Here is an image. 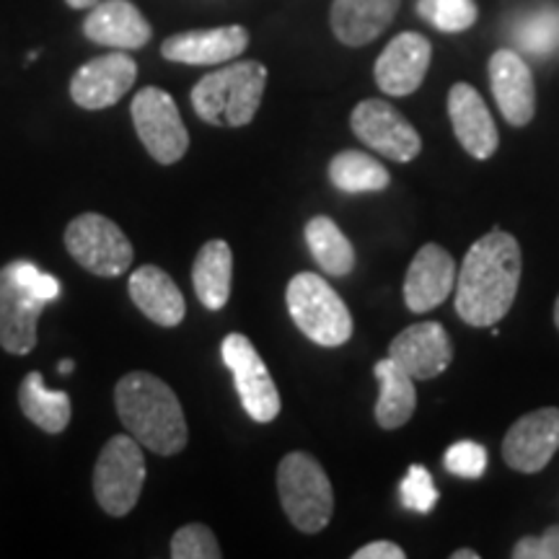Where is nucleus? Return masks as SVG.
Here are the masks:
<instances>
[{
	"instance_id": "f257e3e1",
	"label": "nucleus",
	"mask_w": 559,
	"mask_h": 559,
	"mask_svg": "<svg viewBox=\"0 0 559 559\" xmlns=\"http://www.w3.org/2000/svg\"><path fill=\"white\" fill-rule=\"evenodd\" d=\"M521 247L506 230L472 243L456 277V313L469 326H495L513 309L521 283Z\"/></svg>"
},
{
	"instance_id": "f03ea898",
	"label": "nucleus",
	"mask_w": 559,
	"mask_h": 559,
	"mask_svg": "<svg viewBox=\"0 0 559 559\" xmlns=\"http://www.w3.org/2000/svg\"><path fill=\"white\" fill-rule=\"evenodd\" d=\"M117 415L143 449L174 456L187 445L185 409L169 383L145 370H132L115 389Z\"/></svg>"
},
{
	"instance_id": "7ed1b4c3",
	"label": "nucleus",
	"mask_w": 559,
	"mask_h": 559,
	"mask_svg": "<svg viewBox=\"0 0 559 559\" xmlns=\"http://www.w3.org/2000/svg\"><path fill=\"white\" fill-rule=\"evenodd\" d=\"M264 86H267V68L262 62H234L207 73L192 88V107L200 120L215 128H243L254 120Z\"/></svg>"
},
{
	"instance_id": "20e7f679",
	"label": "nucleus",
	"mask_w": 559,
	"mask_h": 559,
	"mask_svg": "<svg viewBox=\"0 0 559 559\" xmlns=\"http://www.w3.org/2000/svg\"><path fill=\"white\" fill-rule=\"evenodd\" d=\"M277 492L288 521L304 534H319L334 513L332 481L324 466L304 451H293L277 466Z\"/></svg>"
},
{
	"instance_id": "39448f33",
	"label": "nucleus",
	"mask_w": 559,
	"mask_h": 559,
	"mask_svg": "<svg viewBox=\"0 0 559 559\" xmlns=\"http://www.w3.org/2000/svg\"><path fill=\"white\" fill-rule=\"evenodd\" d=\"M290 319L311 342L321 347H340L353 337V317L345 300L313 272H298L285 290Z\"/></svg>"
},
{
	"instance_id": "423d86ee",
	"label": "nucleus",
	"mask_w": 559,
	"mask_h": 559,
	"mask_svg": "<svg viewBox=\"0 0 559 559\" xmlns=\"http://www.w3.org/2000/svg\"><path fill=\"white\" fill-rule=\"evenodd\" d=\"M145 485L143 445L130 436H115L94 466V495L104 513L122 519L138 506Z\"/></svg>"
},
{
	"instance_id": "0eeeda50",
	"label": "nucleus",
	"mask_w": 559,
	"mask_h": 559,
	"mask_svg": "<svg viewBox=\"0 0 559 559\" xmlns=\"http://www.w3.org/2000/svg\"><path fill=\"white\" fill-rule=\"evenodd\" d=\"M66 249L83 270L96 277H120L132 264V243L115 221L83 213L66 228Z\"/></svg>"
},
{
	"instance_id": "6e6552de",
	"label": "nucleus",
	"mask_w": 559,
	"mask_h": 559,
	"mask_svg": "<svg viewBox=\"0 0 559 559\" xmlns=\"http://www.w3.org/2000/svg\"><path fill=\"white\" fill-rule=\"evenodd\" d=\"M132 122H135L140 143L158 164L169 166L185 156L190 148V132H187L177 102L164 88L148 86L132 99Z\"/></svg>"
},
{
	"instance_id": "1a4fd4ad",
	"label": "nucleus",
	"mask_w": 559,
	"mask_h": 559,
	"mask_svg": "<svg viewBox=\"0 0 559 559\" xmlns=\"http://www.w3.org/2000/svg\"><path fill=\"white\" fill-rule=\"evenodd\" d=\"M223 362L234 376L243 409L254 423H272L280 415V391L272 381L262 355L251 345L249 337L234 332L221 345Z\"/></svg>"
},
{
	"instance_id": "9d476101",
	"label": "nucleus",
	"mask_w": 559,
	"mask_h": 559,
	"mask_svg": "<svg viewBox=\"0 0 559 559\" xmlns=\"http://www.w3.org/2000/svg\"><path fill=\"white\" fill-rule=\"evenodd\" d=\"M349 128L370 151L391 160H400V164H407V160L419 156V151H423L419 132L389 102H360L353 109V115H349Z\"/></svg>"
},
{
	"instance_id": "9b49d317",
	"label": "nucleus",
	"mask_w": 559,
	"mask_h": 559,
	"mask_svg": "<svg viewBox=\"0 0 559 559\" xmlns=\"http://www.w3.org/2000/svg\"><path fill=\"white\" fill-rule=\"evenodd\" d=\"M559 451V409L544 407L515 419L502 440V459L510 469L536 474Z\"/></svg>"
},
{
	"instance_id": "f8f14e48",
	"label": "nucleus",
	"mask_w": 559,
	"mask_h": 559,
	"mask_svg": "<svg viewBox=\"0 0 559 559\" xmlns=\"http://www.w3.org/2000/svg\"><path fill=\"white\" fill-rule=\"evenodd\" d=\"M47 300L21 283L13 264L0 270V347L11 355H26L37 345V321Z\"/></svg>"
},
{
	"instance_id": "ddd939ff",
	"label": "nucleus",
	"mask_w": 559,
	"mask_h": 559,
	"mask_svg": "<svg viewBox=\"0 0 559 559\" xmlns=\"http://www.w3.org/2000/svg\"><path fill=\"white\" fill-rule=\"evenodd\" d=\"M135 79V60L128 52H109L75 70L70 81V96L81 109H107L128 94Z\"/></svg>"
},
{
	"instance_id": "4468645a",
	"label": "nucleus",
	"mask_w": 559,
	"mask_h": 559,
	"mask_svg": "<svg viewBox=\"0 0 559 559\" xmlns=\"http://www.w3.org/2000/svg\"><path fill=\"white\" fill-rule=\"evenodd\" d=\"M432 47L428 37L417 32H402L386 45V50L376 60V83L383 94L409 96L423 86L428 75Z\"/></svg>"
},
{
	"instance_id": "2eb2a0df",
	"label": "nucleus",
	"mask_w": 559,
	"mask_h": 559,
	"mask_svg": "<svg viewBox=\"0 0 559 559\" xmlns=\"http://www.w3.org/2000/svg\"><path fill=\"white\" fill-rule=\"evenodd\" d=\"M389 358L407 370L415 381L436 379L453 360L451 337L438 321H423L396 334L389 345Z\"/></svg>"
},
{
	"instance_id": "dca6fc26",
	"label": "nucleus",
	"mask_w": 559,
	"mask_h": 559,
	"mask_svg": "<svg viewBox=\"0 0 559 559\" xmlns=\"http://www.w3.org/2000/svg\"><path fill=\"white\" fill-rule=\"evenodd\" d=\"M456 288V262L438 243H425L404 277V300L415 313H428L445 304Z\"/></svg>"
},
{
	"instance_id": "f3484780",
	"label": "nucleus",
	"mask_w": 559,
	"mask_h": 559,
	"mask_svg": "<svg viewBox=\"0 0 559 559\" xmlns=\"http://www.w3.org/2000/svg\"><path fill=\"white\" fill-rule=\"evenodd\" d=\"M489 86L502 117L523 128L536 115V86L526 60L513 50H498L489 58Z\"/></svg>"
},
{
	"instance_id": "a211bd4d",
	"label": "nucleus",
	"mask_w": 559,
	"mask_h": 559,
	"mask_svg": "<svg viewBox=\"0 0 559 559\" xmlns=\"http://www.w3.org/2000/svg\"><path fill=\"white\" fill-rule=\"evenodd\" d=\"M249 47V32L243 26H218V29H198L174 34L160 45L166 60L185 66H221Z\"/></svg>"
},
{
	"instance_id": "6ab92c4d",
	"label": "nucleus",
	"mask_w": 559,
	"mask_h": 559,
	"mask_svg": "<svg viewBox=\"0 0 559 559\" xmlns=\"http://www.w3.org/2000/svg\"><path fill=\"white\" fill-rule=\"evenodd\" d=\"M91 41L115 50H140L151 41V24L130 0H99L83 21Z\"/></svg>"
},
{
	"instance_id": "aec40b11",
	"label": "nucleus",
	"mask_w": 559,
	"mask_h": 559,
	"mask_svg": "<svg viewBox=\"0 0 559 559\" xmlns=\"http://www.w3.org/2000/svg\"><path fill=\"white\" fill-rule=\"evenodd\" d=\"M449 115L453 132L469 156L485 160L498 151L500 132L477 88L469 83H456L449 91Z\"/></svg>"
},
{
	"instance_id": "412c9836",
	"label": "nucleus",
	"mask_w": 559,
	"mask_h": 559,
	"mask_svg": "<svg viewBox=\"0 0 559 559\" xmlns=\"http://www.w3.org/2000/svg\"><path fill=\"white\" fill-rule=\"evenodd\" d=\"M402 0H334L332 32L342 45L362 47L381 37L394 21Z\"/></svg>"
},
{
	"instance_id": "4be33fe9",
	"label": "nucleus",
	"mask_w": 559,
	"mask_h": 559,
	"mask_svg": "<svg viewBox=\"0 0 559 559\" xmlns=\"http://www.w3.org/2000/svg\"><path fill=\"white\" fill-rule=\"evenodd\" d=\"M130 298L158 326H177L185 321L187 304L171 275L156 264H143L130 275Z\"/></svg>"
},
{
	"instance_id": "5701e85b",
	"label": "nucleus",
	"mask_w": 559,
	"mask_h": 559,
	"mask_svg": "<svg viewBox=\"0 0 559 559\" xmlns=\"http://www.w3.org/2000/svg\"><path fill=\"white\" fill-rule=\"evenodd\" d=\"M373 373L381 383L379 402H376V423L383 430L404 428L417 409L415 379L391 358L376 362Z\"/></svg>"
},
{
	"instance_id": "b1692460",
	"label": "nucleus",
	"mask_w": 559,
	"mask_h": 559,
	"mask_svg": "<svg viewBox=\"0 0 559 559\" xmlns=\"http://www.w3.org/2000/svg\"><path fill=\"white\" fill-rule=\"evenodd\" d=\"M230 277H234V251L223 239L207 241L198 251L192 267V285L200 304L210 311H221L230 298Z\"/></svg>"
},
{
	"instance_id": "393cba45",
	"label": "nucleus",
	"mask_w": 559,
	"mask_h": 559,
	"mask_svg": "<svg viewBox=\"0 0 559 559\" xmlns=\"http://www.w3.org/2000/svg\"><path fill=\"white\" fill-rule=\"evenodd\" d=\"M19 407L39 430L58 436L70 423V396L66 391H50L39 370L24 376L19 386Z\"/></svg>"
},
{
	"instance_id": "a878e982",
	"label": "nucleus",
	"mask_w": 559,
	"mask_h": 559,
	"mask_svg": "<svg viewBox=\"0 0 559 559\" xmlns=\"http://www.w3.org/2000/svg\"><path fill=\"white\" fill-rule=\"evenodd\" d=\"M306 243H309L313 260L326 275L345 277L355 267V249L337 223L326 215H317L306 223Z\"/></svg>"
},
{
	"instance_id": "bb28decb",
	"label": "nucleus",
	"mask_w": 559,
	"mask_h": 559,
	"mask_svg": "<svg viewBox=\"0 0 559 559\" xmlns=\"http://www.w3.org/2000/svg\"><path fill=\"white\" fill-rule=\"evenodd\" d=\"M330 179L340 192L347 194L383 192L391 185L386 166L362 151H342L340 156H334L330 164Z\"/></svg>"
},
{
	"instance_id": "cd10ccee",
	"label": "nucleus",
	"mask_w": 559,
	"mask_h": 559,
	"mask_svg": "<svg viewBox=\"0 0 559 559\" xmlns=\"http://www.w3.org/2000/svg\"><path fill=\"white\" fill-rule=\"evenodd\" d=\"M513 37L523 52L534 55V58H547L559 47V11L542 9L528 13L519 21Z\"/></svg>"
},
{
	"instance_id": "c85d7f7f",
	"label": "nucleus",
	"mask_w": 559,
	"mask_h": 559,
	"mask_svg": "<svg viewBox=\"0 0 559 559\" xmlns=\"http://www.w3.org/2000/svg\"><path fill=\"white\" fill-rule=\"evenodd\" d=\"M417 13L440 32H466L477 24L479 9L474 0H419Z\"/></svg>"
},
{
	"instance_id": "c756f323",
	"label": "nucleus",
	"mask_w": 559,
	"mask_h": 559,
	"mask_svg": "<svg viewBox=\"0 0 559 559\" xmlns=\"http://www.w3.org/2000/svg\"><path fill=\"white\" fill-rule=\"evenodd\" d=\"M171 557L174 559H221L223 551L213 531L202 523H190L181 526L171 536Z\"/></svg>"
},
{
	"instance_id": "7c9ffc66",
	"label": "nucleus",
	"mask_w": 559,
	"mask_h": 559,
	"mask_svg": "<svg viewBox=\"0 0 559 559\" xmlns=\"http://www.w3.org/2000/svg\"><path fill=\"white\" fill-rule=\"evenodd\" d=\"M400 500L407 510H417V513H430L438 502V489L432 481L430 472L425 466L412 464L407 477L400 485Z\"/></svg>"
},
{
	"instance_id": "2f4dec72",
	"label": "nucleus",
	"mask_w": 559,
	"mask_h": 559,
	"mask_svg": "<svg viewBox=\"0 0 559 559\" xmlns=\"http://www.w3.org/2000/svg\"><path fill=\"white\" fill-rule=\"evenodd\" d=\"M443 464L461 479H479L487 469V451L485 445L474 443V440H459L445 451Z\"/></svg>"
},
{
	"instance_id": "473e14b6",
	"label": "nucleus",
	"mask_w": 559,
	"mask_h": 559,
	"mask_svg": "<svg viewBox=\"0 0 559 559\" xmlns=\"http://www.w3.org/2000/svg\"><path fill=\"white\" fill-rule=\"evenodd\" d=\"M515 559H559V526H549L542 536H523L513 547Z\"/></svg>"
},
{
	"instance_id": "72a5a7b5",
	"label": "nucleus",
	"mask_w": 559,
	"mask_h": 559,
	"mask_svg": "<svg viewBox=\"0 0 559 559\" xmlns=\"http://www.w3.org/2000/svg\"><path fill=\"white\" fill-rule=\"evenodd\" d=\"M353 557L355 559H404L407 555H404V549L394 542H373L355 551Z\"/></svg>"
},
{
	"instance_id": "f704fd0d",
	"label": "nucleus",
	"mask_w": 559,
	"mask_h": 559,
	"mask_svg": "<svg viewBox=\"0 0 559 559\" xmlns=\"http://www.w3.org/2000/svg\"><path fill=\"white\" fill-rule=\"evenodd\" d=\"M66 3L70 5V9H94L96 3H99V0H66Z\"/></svg>"
},
{
	"instance_id": "c9c22d12",
	"label": "nucleus",
	"mask_w": 559,
	"mask_h": 559,
	"mask_svg": "<svg viewBox=\"0 0 559 559\" xmlns=\"http://www.w3.org/2000/svg\"><path fill=\"white\" fill-rule=\"evenodd\" d=\"M451 559H479V555L474 549H459V551H453Z\"/></svg>"
},
{
	"instance_id": "e433bc0d",
	"label": "nucleus",
	"mask_w": 559,
	"mask_h": 559,
	"mask_svg": "<svg viewBox=\"0 0 559 559\" xmlns=\"http://www.w3.org/2000/svg\"><path fill=\"white\" fill-rule=\"evenodd\" d=\"M58 373H62V376L73 373V360H62L60 366H58Z\"/></svg>"
},
{
	"instance_id": "4c0bfd02",
	"label": "nucleus",
	"mask_w": 559,
	"mask_h": 559,
	"mask_svg": "<svg viewBox=\"0 0 559 559\" xmlns=\"http://www.w3.org/2000/svg\"><path fill=\"white\" fill-rule=\"evenodd\" d=\"M555 324H557V330H559V296H557V304H555Z\"/></svg>"
}]
</instances>
